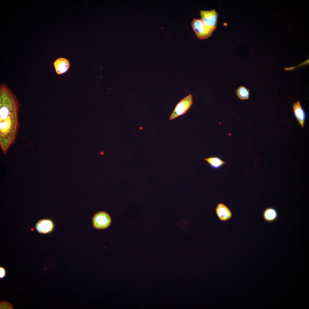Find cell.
<instances>
[{
	"mask_svg": "<svg viewBox=\"0 0 309 309\" xmlns=\"http://www.w3.org/2000/svg\"><path fill=\"white\" fill-rule=\"evenodd\" d=\"M19 103L12 91L5 84L0 86V146L6 154L15 142L19 126Z\"/></svg>",
	"mask_w": 309,
	"mask_h": 309,
	"instance_id": "1",
	"label": "cell"
},
{
	"mask_svg": "<svg viewBox=\"0 0 309 309\" xmlns=\"http://www.w3.org/2000/svg\"><path fill=\"white\" fill-rule=\"evenodd\" d=\"M193 103V96L191 94L181 99L177 104L169 117L171 120L185 114L191 108Z\"/></svg>",
	"mask_w": 309,
	"mask_h": 309,
	"instance_id": "2",
	"label": "cell"
},
{
	"mask_svg": "<svg viewBox=\"0 0 309 309\" xmlns=\"http://www.w3.org/2000/svg\"><path fill=\"white\" fill-rule=\"evenodd\" d=\"M191 26L197 37L203 39L211 36L214 31L206 26L200 19L193 18L191 23Z\"/></svg>",
	"mask_w": 309,
	"mask_h": 309,
	"instance_id": "3",
	"label": "cell"
},
{
	"mask_svg": "<svg viewBox=\"0 0 309 309\" xmlns=\"http://www.w3.org/2000/svg\"><path fill=\"white\" fill-rule=\"evenodd\" d=\"M92 225L97 229H103L108 228L111 225L112 220L106 212L100 211L96 213L92 218Z\"/></svg>",
	"mask_w": 309,
	"mask_h": 309,
	"instance_id": "4",
	"label": "cell"
},
{
	"mask_svg": "<svg viewBox=\"0 0 309 309\" xmlns=\"http://www.w3.org/2000/svg\"><path fill=\"white\" fill-rule=\"evenodd\" d=\"M201 19L208 27L214 31L217 27L218 14L215 9L209 11L201 10L200 11Z\"/></svg>",
	"mask_w": 309,
	"mask_h": 309,
	"instance_id": "5",
	"label": "cell"
},
{
	"mask_svg": "<svg viewBox=\"0 0 309 309\" xmlns=\"http://www.w3.org/2000/svg\"><path fill=\"white\" fill-rule=\"evenodd\" d=\"M294 115L302 128H304L306 118V113L300 102L297 101L293 105Z\"/></svg>",
	"mask_w": 309,
	"mask_h": 309,
	"instance_id": "6",
	"label": "cell"
},
{
	"mask_svg": "<svg viewBox=\"0 0 309 309\" xmlns=\"http://www.w3.org/2000/svg\"><path fill=\"white\" fill-rule=\"evenodd\" d=\"M216 214L221 221H225L230 219L232 213L229 209L223 203H218L216 207Z\"/></svg>",
	"mask_w": 309,
	"mask_h": 309,
	"instance_id": "7",
	"label": "cell"
},
{
	"mask_svg": "<svg viewBox=\"0 0 309 309\" xmlns=\"http://www.w3.org/2000/svg\"><path fill=\"white\" fill-rule=\"evenodd\" d=\"M54 228V224L51 220L43 219L39 220L36 224L35 228L39 233L45 234L51 232Z\"/></svg>",
	"mask_w": 309,
	"mask_h": 309,
	"instance_id": "8",
	"label": "cell"
},
{
	"mask_svg": "<svg viewBox=\"0 0 309 309\" xmlns=\"http://www.w3.org/2000/svg\"><path fill=\"white\" fill-rule=\"evenodd\" d=\"M56 72L58 75L66 72L70 67V62L66 59L60 58L56 60L54 63Z\"/></svg>",
	"mask_w": 309,
	"mask_h": 309,
	"instance_id": "9",
	"label": "cell"
},
{
	"mask_svg": "<svg viewBox=\"0 0 309 309\" xmlns=\"http://www.w3.org/2000/svg\"><path fill=\"white\" fill-rule=\"evenodd\" d=\"M277 210L274 207H269L265 208L262 212V217L264 221L270 223L276 221L278 217Z\"/></svg>",
	"mask_w": 309,
	"mask_h": 309,
	"instance_id": "10",
	"label": "cell"
},
{
	"mask_svg": "<svg viewBox=\"0 0 309 309\" xmlns=\"http://www.w3.org/2000/svg\"><path fill=\"white\" fill-rule=\"evenodd\" d=\"M204 160L211 167L215 169L221 168L226 163L218 157H211L204 159Z\"/></svg>",
	"mask_w": 309,
	"mask_h": 309,
	"instance_id": "11",
	"label": "cell"
},
{
	"mask_svg": "<svg viewBox=\"0 0 309 309\" xmlns=\"http://www.w3.org/2000/svg\"><path fill=\"white\" fill-rule=\"evenodd\" d=\"M236 94L237 97L241 100H246L249 96V90L244 86H240L237 89Z\"/></svg>",
	"mask_w": 309,
	"mask_h": 309,
	"instance_id": "12",
	"label": "cell"
},
{
	"mask_svg": "<svg viewBox=\"0 0 309 309\" xmlns=\"http://www.w3.org/2000/svg\"><path fill=\"white\" fill-rule=\"evenodd\" d=\"M0 309H13V306L9 302L6 301H1Z\"/></svg>",
	"mask_w": 309,
	"mask_h": 309,
	"instance_id": "13",
	"label": "cell"
},
{
	"mask_svg": "<svg viewBox=\"0 0 309 309\" xmlns=\"http://www.w3.org/2000/svg\"><path fill=\"white\" fill-rule=\"evenodd\" d=\"M178 225L181 229H185L188 226V223L185 219H182L179 221Z\"/></svg>",
	"mask_w": 309,
	"mask_h": 309,
	"instance_id": "14",
	"label": "cell"
},
{
	"mask_svg": "<svg viewBox=\"0 0 309 309\" xmlns=\"http://www.w3.org/2000/svg\"><path fill=\"white\" fill-rule=\"evenodd\" d=\"M6 274V270L4 268L0 267V278H3L5 276Z\"/></svg>",
	"mask_w": 309,
	"mask_h": 309,
	"instance_id": "15",
	"label": "cell"
},
{
	"mask_svg": "<svg viewBox=\"0 0 309 309\" xmlns=\"http://www.w3.org/2000/svg\"><path fill=\"white\" fill-rule=\"evenodd\" d=\"M142 127H139V129H142Z\"/></svg>",
	"mask_w": 309,
	"mask_h": 309,
	"instance_id": "16",
	"label": "cell"
}]
</instances>
